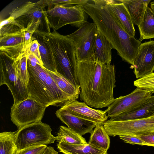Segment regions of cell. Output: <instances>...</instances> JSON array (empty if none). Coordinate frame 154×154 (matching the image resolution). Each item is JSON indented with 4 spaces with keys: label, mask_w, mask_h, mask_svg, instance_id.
<instances>
[{
    "label": "cell",
    "mask_w": 154,
    "mask_h": 154,
    "mask_svg": "<svg viewBox=\"0 0 154 154\" xmlns=\"http://www.w3.org/2000/svg\"><path fill=\"white\" fill-rule=\"evenodd\" d=\"M115 66L111 63L101 64L92 59L77 61L80 100L91 107H108L115 100Z\"/></svg>",
    "instance_id": "cell-1"
},
{
    "label": "cell",
    "mask_w": 154,
    "mask_h": 154,
    "mask_svg": "<svg viewBox=\"0 0 154 154\" xmlns=\"http://www.w3.org/2000/svg\"><path fill=\"white\" fill-rule=\"evenodd\" d=\"M81 6L122 60L133 66L141 42L124 30L100 0H88Z\"/></svg>",
    "instance_id": "cell-2"
},
{
    "label": "cell",
    "mask_w": 154,
    "mask_h": 154,
    "mask_svg": "<svg viewBox=\"0 0 154 154\" xmlns=\"http://www.w3.org/2000/svg\"><path fill=\"white\" fill-rule=\"evenodd\" d=\"M46 11L37 1L14 0L1 11L0 26L11 23L33 35L50 33Z\"/></svg>",
    "instance_id": "cell-3"
},
{
    "label": "cell",
    "mask_w": 154,
    "mask_h": 154,
    "mask_svg": "<svg viewBox=\"0 0 154 154\" xmlns=\"http://www.w3.org/2000/svg\"><path fill=\"white\" fill-rule=\"evenodd\" d=\"M27 70L28 80L26 87L29 97L46 107L50 106L61 107L79 98L61 90L42 65L28 59Z\"/></svg>",
    "instance_id": "cell-4"
},
{
    "label": "cell",
    "mask_w": 154,
    "mask_h": 154,
    "mask_svg": "<svg viewBox=\"0 0 154 154\" xmlns=\"http://www.w3.org/2000/svg\"><path fill=\"white\" fill-rule=\"evenodd\" d=\"M41 34L51 51L57 72L80 88L77 74V61L72 40L56 31Z\"/></svg>",
    "instance_id": "cell-5"
},
{
    "label": "cell",
    "mask_w": 154,
    "mask_h": 154,
    "mask_svg": "<svg viewBox=\"0 0 154 154\" xmlns=\"http://www.w3.org/2000/svg\"><path fill=\"white\" fill-rule=\"evenodd\" d=\"M50 126L41 121L25 125L17 130L15 137L17 150L29 147L53 143L56 137Z\"/></svg>",
    "instance_id": "cell-6"
},
{
    "label": "cell",
    "mask_w": 154,
    "mask_h": 154,
    "mask_svg": "<svg viewBox=\"0 0 154 154\" xmlns=\"http://www.w3.org/2000/svg\"><path fill=\"white\" fill-rule=\"evenodd\" d=\"M46 13L49 26L54 31L67 24L79 28L87 21V14L81 5L48 7Z\"/></svg>",
    "instance_id": "cell-7"
},
{
    "label": "cell",
    "mask_w": 154,
    "mask_h": 154,
    "mask_svg": "<svg viewBox=\"0 0 154 154\" xmlns=\"http://www.w3.org/2000/svg\"><path fill=\"white\" fill-rule=\"evenodd\" d=\"M98 30L94 22H85L73 33L66 35L74 46L77 61L92 59Z\"/></svg>",
    "instance_id": "cell-8"
},
{
    "label": "cell",
    "mask_w": 154,
    "mask_h": 154,
    "mask_svg": "<svg viewBox=\"0 0 154 154\" xmlns=\"http://www.w3.org/2000/svg\"><path fill=\"white\" fill-rule=\"evenodd\" d=\"M108 135L140 136L154 131V114L143 119L119 121L107 120L103 124Z\"/></svg>",
    "instance_id": "cell-9"
},
{
    "label": "cell",
    "mask_w": 154,
    "mask_h": 154,
    "mask_svg": "<svg viewBox=\"0 0 154 154\" xmlns=\"http://www.w3.org/2000/svg\"><path fill=\"white\" fill-rule=\"evenodd\" d=\"M46 107L29 97L11 108V120L19 129L27 125L41 121Z\"/></svg>",
    "instance_id": "cell-10"
},
{
    "label": "cell",
    "mask_w": 154,
    "mask_h": 154,
    "mask_svg": "<svg viewBox=\"0 0 154 154\" xmlns=\"http://www.w3.org/2000/svg\"><path fill=\"white\" fill-rule=\"evenodd\" d=\"M13 60L0 53V86L5 85L11 91L16 105L29 97L26 86L15 75Z\"/></svg>",
    "instance_id": "cell-11"
},
{
    "label": "cell",
    "mask_w": 154,
    "mask_h": 154,
    "mask_svg": "<svg viewBox=\"0 0 154 154\" xmlns=\"http://www.w3.org/2000/svg\"><path fill=\"white\" fill-rule=\"evenodd\" d=\"M33 34L23 31L0 38V53L14 60L27 53L31 42L35 39Z\"/></svg>",
    "instance_id": "cell-12"
},
{
    "label": "cell",
    "mask_w": 154,
    "mask_h": 154,
    "mask_svg": "<svg viewBox=\"0 0 154 154\" xmlns=\"http://www.w3.org/2000/svg\"><path fill=\"white\" fill-rule=\"evenodd\" d=\"M151 93L137 88L130 94L115 99L106 109L109 118L128 112L152 96Z\"/></svg>",
    "instance_id": "cell-13"
},
{
    "label": "cell",
    "mask_w": 154,
    "mask_h": 154,
    "mask_svg": "<svg viewBox=\"0 0 154 154\" xmlns=\"http://www.w3.org/2000/svg\"><path fill=\"white\" fill-rule=\"evenodd\" d=\"M134 72L139 79L153 72L154 70V41L141 43L135 58Z\"/></svg>",
    "instance_id": "cell-14"
},
{
    "label": "cell",
    "mask_w": 154,
    "mask_h": 154,
    "mask_svg": "<svg viewBox=\"0 0 154 154\" xmlns=\"http://www.w3.org/2000/svg\"><path fill=\"white\" fill-rule=\"evenodd\" d=\"M60 108L72 114L85 119L93 122L96 124H103L108 117L106 115V109L102 111L89 107L84 102L75 100L66 104Z\"/></svg>",
    "instance_id": "cell-15"
},
{
    "label": "cell",
    "mask_w": 154,
    "mask_h": 154,
    "mask_svg": "<svg viewBox=\"0 0 154 154\" xmlns=\"http://www.w3.org/2000/svg\"><path fill=\"white\" fill-rule=\"evenodd\" d=\"M100 1L124 30L130 36L135 37V31L131 16L120 0Z\"/></svg>",
    "instance_id": "cell-16"
},
{
    "label": "cell",
    "mask_w": 154,
    "mask_h": 154,
    "mask_svg": "<svg viewBox=\"0 0 154 154\" xmlns=\"http://www.w3.org/2000/svg\"><path fill=\"white\" fill-rule=\"evenodd\" d=\"M56 115L69 128L81 136L91 133L96 126L94 122L75 116L60 108L56 111Z\"/></svg>",
    "instance_id": "cell-17"
},
{
    "label": "cell",
    "mask_w": 154,
    "mask_h": 154,
    "mask_svg": "<svg viewBox=\"0 0 154 154\" xmlns=\"http://www.w3.org/2000/svg\"><path fill=\"white\" fill-rule=\"evenodd\" d=\"M154 114V95L130 111L110 118L111 121H119L145 118Z\"/></svg>",
    "instance_id": "cell-18"
},
{
    "label": "cell",
    "mask_w": 154,
    "mask_h": 154,
    "mask_svg": "<svg viewBox=\"0 0 154 154\" xmlns=\"http://www.w3.org/2000/svg\"><path fill=\"white\" fill-rule=\"evenodd\" d=\"M113 48L110 42L98 30L92 59L101 64H110L111 50Z\"/></svg>",
    "instance_id": "cell-19"
},
{
    "label": "cell",
    "mask_w": 154,
    "mask_h": 154,
    "mask_svg": "<svg viewBox=\"0 0 154 154\" xmlns=\"http://www.w3.org/2000/svg\"><path fill=\"white\" fill-rule=\"evenodd\" d=\"M57 146L59 152L64 154H107V150L88 143L72 144L58 143Z\"/></svg>",
    "instance_id": "cell-20"
},
{
    "label": "cell",
    "mask_w": 154,
    "mask_h": 154,
    "mask_svg": "<svg viewBox=\"0 0 154 154\" xmlns=\"http://www.w3.org/2000/svg\"><path fill=\"white\" fill-rule=\"evenodd\" d=\"M141 42L144 39L154 38V1L148 6L142 20L138 26Z\"/></svg>",
    "instance_id": "cell-21"
},
{
    "label": "cell",
    "mask_w": 154,
    "mask_h": 154,
    "mask_svg": "<svg viewBox=\"0 0 154 154\" xmlns=\"http://www.w3.org/2000/svg\"><path fill=\"white\" fill-rule=\"evenodd\" d=\"M128 11L134 25L138 26L151 0H120Z\"/></svg>",
    "instance_id": "cell-22"
},
{
    "label": "cell",
    "mask_w": 154,
    "mask_h": 154,
    "mask_svg": "<svg viewBox=\"0 0 154 154\" xmlns=\"http://www.w3.org/2000/svg\"><path fill=\"white\" fill-rule=\"evenodd\" d=\"M38 42L39 49L43 66L45 69L56 72L55 63L49 46L41 33H34Z\"/></svg>",
    "instance_id": "cell-23"
},
{
    "label": "cell",
    "mask_w": 154,
    "mask_h": 154,
    "mask_svg": "<svg viewBox=\"0 0 154 154\" xmlns=\"http://www.w3.org/2000/svg\"><path fill=\"white\" fill-rule=\"evenodd\" d=\"M90 133L91 135L88 143L107 151L110 146V139L103 127V124H96L94 129Z\"/></svg>",
    "instance_id": "cell-24"
},
{
    "label": "cell",
    "mask_w": 154,
    "mask_h": 154,
    "mask_svg": "<svg viewBox=\"0 0 154 154\" xmlns=\"http://www.w3.org/2000/svg\"><path fill=\"white\" fill-rule=\"evenodd\" d=\"M58 143H66L72 144H82L87 143L85 139L68 127H60L57 135L55 137Z\"/></svg>",
    "instance_id": "cell-25"
},
{
    "label": "cell",
    "mask_w": 154,
    "mask_h": 154,
    "mask_svg": "<svg viewBox=\"0 0 154 154\" xmlns=\"http://www.w3.org/2000/svg\"><path fill=\"white\" fill-rule=\"evenodd\" d=\"M17 131L0 133V154H15L17 150L15 141Z\"/></svg>",
    "instance_id": "cell-26"
},
{
    "label": "cell",
    "mask_w": 154,
    "mask_h": 154,
    "mask_svg": "<svg viewBox=\"0 0 154 154\" xmlns=\"http://www.w3.org/2000/svg\"><path fill=\"white\" fill-rule=\"evenodd\" d=\"M46 69L61 90L70 95L79 97L80 92V88L75 87L67 79L57 72Z\"/></svg>",
    "instance_id": "cell-27"
},
{
    "label": "cell",
    "mask_w": 154,
    "mask_h": 154,
    "mask_svg": "<svg viewBox=\"0 0 154 154\" xmlns=\"http://www.w3.org/2000/svg\"><path fill=\"white\" fill-rule=\"evenodd\" d=\"M28 59V55L26 53L13 60L12 63L16 75L26 86L28 80L27 70Z\"/></svg>",
    "instance_id": "cell-28"
},
{
    "label": "cell",
    "mask_w": 154,
    "mask_h": 154,
    "mask_svg": "<svg viewBox=\"0 0 154 154\" xmlns=\"http://www.w3.org/2000/svg\"><path fill=\"white\" fill-rule=\"evenodd\" d=\"M88 0H41L37 2L42 7H51L57 6H68L73 4L82 5L87 2Z\"/></svg>",
    "instance_id": "cell-29"
},
{
    "label": "cell",
    "mask_w": 154,
    "mask_h": 154,
    "mask_svg": "<svg viewBox=\"0 0 154 154\" xmlns=\"http://www.w3.org/2000/svg\"><path fill=\"white\" fill-rule=\"evenodd\" d=\"M137 88L154 93V72L137 79L134 82Z\"/></svg>",
    "instance_id": "cell-30"
},
{
    "label": "cell",
    "mask_w": 154,
    "mask_h": 154,
    "mask_svg": "<svg viewBox=\"0 0 154 154\" xmlns=\"http://www.w3.org/2000/svg\"><path fill=\"white\" fill-rule=\"evenodd\" d=\"M47 146L46 145L31 146L18 150L15 154H43Z\"/></svg>",
    "instance_id": "cell-31"
},
{
    "label": "cell",
    "mask_w": 154,
    "mask_h": 154,
    "mask_svg": "<svg viewBox=\"0 0 154 154\" xmlns=\"http://www.w3.org/2000/svg\"><path fill=\"white\" fill-rule=\"evenodd\" d=\"M119 138L125 142L131 144L147 146V144L139 136L129 135L119 136Z\"/></svg>",
    "instance_id": "cell-32"
},
{
    "label": "cell",
    "mask_w": 154,
    "mask_h": 154,
    "mask_svg": "<svg viewBox=\"0 0 154 154\" xmlns=\"http://www.w3.org/2000/svg\"><path fill=\"white\" fill-rule=\"evenodd\" d=\"M27 54L28 55L30 54L34 55L42 63L39 51L38 43L35 39L30 43Z\"/></svg>",
    "instance_id": "cell-33"
},
{
    "label": "cell",
    "mask_w": 154,
    "mask_h": 154,
    "mask_svg": "<svg viewBox=\"0 0 154 154\" xmlns=\"http://www.w3.org/2000/svg\"><path fill=\"white\" fill-rule=\"evenodd\" d=\"M138 136L145 141L147 146L154 147V131Z\"/></svg>",
    "instance_id": "cell-34"
},
{
    "label": "cell",
    "mask_w": 154,
    "mask_h": 154,
    "mask_svg": "<svg viewBox=\"0 0 154 154\" xmlns=\"http://www.w3.org/2000/svg\"><path fill=\"white\" fill-rule=\"evenodd\" d=\"M43 154H58V152L51 146H47L46 149Z\"/></svg>",
    "instance_id": "cell-35"
}]
</instances>
